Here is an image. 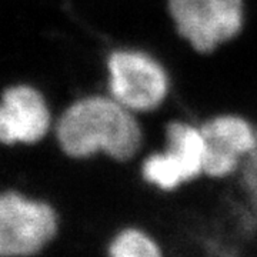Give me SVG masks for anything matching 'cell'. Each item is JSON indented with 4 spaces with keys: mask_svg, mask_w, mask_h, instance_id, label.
<instances>
[{
    "mask_svg": "<svg viewBox=\"0 0 257 257\" xmlns=\"http://www.w3.org/2000/svg\"><path fill=\"white\" fill-rule=\"evenodd\" d=\"M243 187L247 193L251 210L257 217V143L251 153L243 160Z\"/></svg>",
    "mask_w": 257,
    "mask_h": 257,
    "instance_id": "obj_9",
    "label": "cell"
},
{
    "mask_svg": "<svg viewBox=\"0 0 257 257\" xmlns=\"http://www.w3.org/2000/svg\"><path fill=\"white\" fill-rule=\"evenodd\" d=\"M166 138L165 152L146 159L143 177L162 190H175L204 173V140L200 128L183 121L170 123Z\"/></svg>",
    "mask_w": 257,
    "mask_h": 257,
    "instance_id": "obj_5",
    "label": "cell"
},
{
    "mask_svg": "<svg viewBox=\"0 0 257 257\" xmlns=\"http://www.w3.org/2000/svg\"><path fill=\"white\" fill-rule=\"evenodd\" d=\"M110 257H162L160 248L153 239L138 229H127L119 233L111 241Z\"/></svg>",
    "mask_w": 257,
    "mask_h": 257,
    "instance_id": "obj_8",
    "label": "cell"
},
{
    "mask_svg": "<svg viewBox=\"0 0 257 257\" xmlns=\"http://www.w3.org/2000/svg\"><path fill=\"white\" fill-rule=\"evenodd\" d=\"M52 116L43 94L29 84H15L0 97V143L33 145L46 136Z\"/></svg>",
    "mask_w": 257,
    "mask_h": 257,
    "instance_id": "obj_6",
    "label": "cell"
},
{
    "mask_svg": "<svg viewBox=\"0 0 257 257\" xmlns=\"http://www.w3.org/2000/svg\"><path fill=\"white\" fill-rule=\"evenodd\" d=\"M204 173L211 177L231 175L251 153L257 133L237 116H217L202 126Z\"/></svg>",
    "mask_w": 257,
    "mask_h": 257,
    "instance_id": "obj_7",
    "label": "cell"
},
{
    "mask_svg": "<svg viewBox=\"0 0 257 257\" xmlns=\"http://www.w3.org/2000/svg\"><path fill=\"white\" fill-rule=\"evenodd\" d=\"M57 214L46 202L0 193V257H30L55 239Z\"/></svg>",
    "mask_w": 257,
    "mask_h": 257,
    "instance_id": "obj_2",
    "label": "cell"
},
{
    "mask_svg": "<svg viewBox=\"0 0 257 257\" xmlns=\"http://www.w3.org/2000/svg\"><path fill=\"white\" fill-rule=\"evenodd\" d=\"M176 29L200 53L237 36L243 28L241 0H169Z\"/></svg>",
    "mask_w": 257,
    "mask_h": 257,
    "instance_id": "obj_3",
    "label": "cell"
},
{
    "mask_svg": "<svg viewBox=\"0 0 257 257\" xmlns=\"http://www.w3.org/2000/svg\"><path fill=\"white\" fill-rule=\"evenodd\" d=\"M57 140L74 159L99 152L117 160H128L142 143V132L127 107L113 97L90 96L74 101L57 123Z\"/></svg>",
    "mask_w": 257,
    "mask_h": 257,
    "instance_id": "obj_1",
    "label": "cell"
},
{
    "mask_svg": "<svg viewBox=\"0 0 257 257\" xmlns=\"http://www.w3.org/2000/svg\"><path fill=\"white\" fill-rule=\"evenodd\" d=\"M111 97L130 111H149L165 100L169 80L165 70L150 56L119 50L109 57Z\"/></svg>",
    "mask_w": 257,
    "mask_h": 257,
    "instance_id": "obj_4",
    "label": "cell"
}]
</instances>
